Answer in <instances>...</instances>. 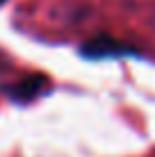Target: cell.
<instances>
[{
    "instance_id": "obj_1",
    "label": "cell",
    "mask_w": 155,
    "mask_h": 157,
    "mask_svg": "<svg viewBox=\"0 0 155 157\" xmlns=\"http://www.w3.org/2000/svg\"><path fill=\"white\" fill-rule=\"evenodd\" d=\"M82 52L87 57H105V55H119V52H128L121 43H116V41H112L107 39V36H100V39H94V41H89V43H84V48H82Z\"/></svg>"
},
{
    "instance_id": "obj_2",
    "label": "cell",
    "mask_w": 155,
    "mask_h": 157,
    "mask_svg": "<svg viewBox=\"0 0 155 157\" xmlns=\"http://www.w3.org/2000/svg\"><path fill=\"white\" fill-rule=\"evenodd\" d=\"M44 86H46V78L44 75H37V78H32V80H23L21 84L12 86V89H9V96L16 98V100H30V98H34Z\"/></svg>"
}]
</instances>
